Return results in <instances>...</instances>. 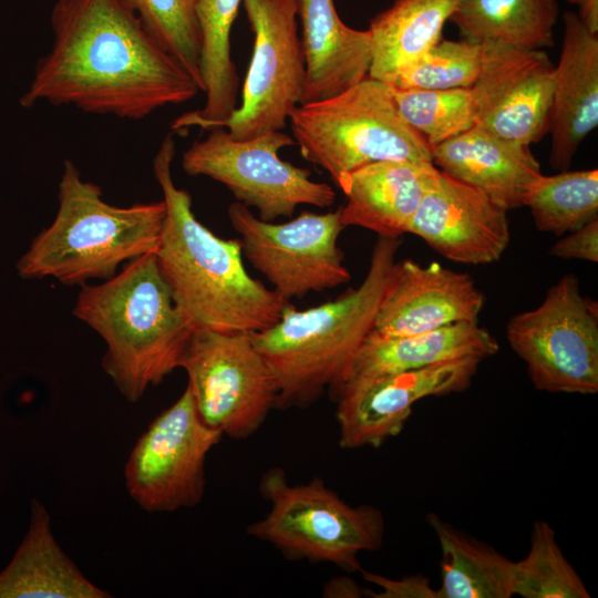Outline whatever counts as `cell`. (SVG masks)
<instances>
[{"label":"cell","mask_w":598,"mask_h":598,"mask_svg":"<svg viewBox=\"0 0 598 598\" xmlns=\"http://www.w3.org/2000/svg\"><path fill=\"white\" fill-rule=\"evenodd\" d=\"M50 21L52 45L20 99L24 107L47 102L140 121L202 92L120 0H58Z\"/></svg>","instance_id":"obj_1"},{"label":"cell","mask_w":598,"mask_h":598,"mask_svg":"<svg viewBox=\"0 0 598 598\" xmlns=\"http://www.w3.org/2000/svg\"><path fill=\"white\" fill-rule=\"evenodd\" d=\"M175 154L168 133L153 158L166 207L155 255L175 302L195 328L256 333L274 326L290 302L247 272L239 239L220 238L196 218L172 176Z\"/></svg>","instance_id":"obj_2"},{"label":"cell","mask_w":598,"mask_h":598,"mask_svg":"<svg viewBox=\"0 0 598 598\" xmlns=\"http://www.w3.org/2000/svg\"><path fill=\"white\" fill-rule=\"evenodd\" d=\"M400 244L379 237L357 288L305 310L289 303L274 326L251 333L275 375L276 409L308 408L326 391L336 395L373 329Z\"/></svg>","instance_id":"obj_3"},{"label":"cell","mask_w":598,"mask_h":598,"mask_svg":"<svg viewBox=\"0 0 598 598\" xmlns=\"http://www.w3.org/2000/svg\"><path fill=\"white\" fill-rule=\"evenodd\" d=\"M73 315L104 340L102 367L130 402L179 368L195 329L175 302L155 252L126 262L101 283L82 285Z\"/></svg>","instance_id":"obj_4"},{"label":"cell","mask_w":598,"mask_h":598,"mask_svg":"<svg viewBox=\"0 0 598 598\" xmlns=\"http://www.w3.org/2000/svg\"><path fill=\"white\" fill-rule=\"evenodd\" d=\"M59 206L51 225L17 264L24 279L53 278L66 286L109 279L120 266L155 252L166 215L164 200L118 207L100 186L84 181L70 159L58 186Z\"/></svg>","instance_id":"obj_5"},{"label":"cell","mask_w":598,"mask_h":598,"mask_svg":"<svg viewBox=\"0 0 598 598\" xmlns=\"http://www.w3.org/2000/svg\"><path fill=\"white\" fill-rule=\"evenodd\" d=\"M289 121L302 157L337 185L374 162L433 163L431 145L402 118L390 86L369 75L337 95L299 104Z\"/></svg>","instance_id":"obj_6"},{"label":"cell","mask_w":598,"mask_h":598,"mask_svg":"<svg viewBox=\"0 0 598 598\" xmlns=\"http://www.w3.org/2000/svg\"><path fill=\"white\" fill-rule=\"evenodd\" d=\"M259 492L269 511L249 524L246 533L288 559L329 563L354 573L362 569L361 553L379 550L383 545L381 511L373 505L346 503L320 477L290 484L282 468L271 467L261 476Z\"/></svg>","instance_id":"obj_7"},{"label":"cell","mask_w":598,"mask_h":598,"mask_svg":"<svg viewBox=\"0 0 598 598\" xmlns=\"http://www.w3.org/2000/svg\"><path fill=\"white\" fill-rule=\"evenodd\" d=\"M506 338L537 390L598 392V302L581 293L575 275L554 283L538 307L513 316Z\"/></svg>","instance_id":"obj_8"},{"label":"cell","mask_w":598,"mask_h":598,"mask_svg":"<svg viewBox=\"0 0 598 598\" xmlns=\"http://www.w3.org/2000/svg\"><path fill=\"white\" fill-rule=\"evenodd\" d=\"M183 154L182 168L189 176H206L223 184L258 218L275 221L293 215L299 205L330 207L333 188L310 178V171L280 159L278 152L293 145L282 131H271L249 140H235L224 127L209 130Z\"/></svg>","instance_id":"obj_9"},{"label":"cell","mask_w":598,"mask_h":598,"mask_svg":"<svg viewBox=\"0 0 598 598\" xmlns=\"http://www.w3.org/2000/svg\"><path fill=\"white\" fill-rule=\"evenodd\" d=\"M179 368L199 416L223 436H251L276 409L275 375L251 333L195 328Z\"/></svg>","instance_id":"obj_10"},{"label":"cell","mask_w":598,"mask_h":598,"mask_svg":"<svg viewBox=\"0 0 598 598\" xmlns=\"http://www.w3.org/2000/svg\"><path fill=\"white\" fill-rule=\"evenodd\" d=\"M228 218L240 236L243 255L286 301L337 288L351 278L338 245L344 229L340 209L302 212L289 221L275 224L234 202Z\"/></svg>","instance_id":"obj_11"},{"label":"cell","mask_w":598,"mask_h":598,"mask_svg":"<svg viewBox=\"0 0 598 598\" xmlns=\"http://www.w3.org/2000/svg\"><path fill=\"white\" fill-rule=\"evenodd\" d=\"M243 4L254 33L251 60L240 104L216 126L228 128L235 140L286 128L306 82L296 0H243Z\"/></svg>","instance_id":"obj_12"},{"label":"cell","mask_w":598,"mask_h":598,"mask_svg":"<svg viewBox=\"0 0 598 598\" xmlns=\"http://www.w3.org/2000/svg\"><path fill=\"white\" fill-rule=\"evenodd\" d=\"M221 437L202 420L186 388L132 448L124 468L130 496L147 512L196 506L204 496L207 454Z\"/></svg>","instance_id":"obj_13"},{"label":"cell","mask_w":598,"mask_h":598,"mask_svg":"<svg viewBox=\"0 0 598 598\" xmlns=\"http://www.w3.org/2000/svg\"><path fill=\"white\" fill-rule=\"evenodd\" d=\"M482 361L458 359L344 382L336 393L339 446L380 447L402 432L417 401L468 389Z\"/></svg>","instance_id":"obj_14"},{"label":"cell","mask_w":598,"mask_h":598,"mask_svg":"<svg viewBox=\"0 0 598 598\" xmlns=\"http://www.w3.org/2000/svg\"><path fill=\"white\" fill-rule=\"evenodd\" d=\"M482 44L481 70L471 86L476 125L526 145L540 141L549 130L554 63L544 50Z\"/></svg>","instance_id":"obj_15"},{"label":"cell","mask_w":598,"mask_h":598,"mask_svg":"<svg viewBox=\"0 0 598 598\" xmlns=\"http://www.w3.org/2000/svg\"><path fill=\"white\" fill-rule=\"evenodd\" d=\"M408 233L422 238L443 257L467 265L497 261L511 237L504 208L441 169Z\"/></svg>","instance_id":"obj_16"},{"label":"cell","mask_w":598,"mask_h":598,"mask_svg":"<svg viewBox=\"0 0 598 598\" xmlns=\"http://www.w3.org/2000/svg\"><path fill=\"white\" fill-rule=\"evenodd\" d=\"M485 297L467 274L432 261L404 259L379 306L373 330L384 337H408L456 323L478 322Z\"/></svg>","instance_id":"obj_17"},{"label":"cell","mask_w":598,"mask_h":598,"mask_svg":"<svg viewBox=\"0 0 598 598\" xmlns=\"http://www.w3.org/2000/svg\"><path fill=\"white\" fill-rule=\"evenodd\" d=\"M564 37L555 66L549 164L566 171L580 144L598 125V34L576 12L563 13Z\"/></svg>","instance_id":"obj_18"},{"label":"cell","mask_w":598,"mask_h":598,"mask_svg":"<svg viewBox=\"0 0 598 598\" xmlns=\"http://www.w3.org/2000/svg\"><path fill=\"white\" fill-rule=\"evenodd\" d=\"M439 168L433 163L381 161L362 166L338 183L347 203L340 207L344 228L358 226L379 237L399 239L408 233Z\"/></svg>","instance_id":"obj_19"},{"label":"cell","mask_w":598,"mask_h":598,"mask_svg":"<svg viewBox=\"0 0 598 598\" xmlns=\"http://www.w3.org/2000/svg\"><path fill=\"white\" fill-rule=\"evenodd\" d=\"M433 164L467 184L506 212L524 206L529 183L540 164L530 145L499 137L475 125L432 147Z\"/></svg>","instance_id":"obj_20"},{"label":"cell","mask_w":598,"mask_h":598,"mask_svg":"<svg viewBox=\"0 0 598 598\" xmlns=\"http://www.w3.org/2000/svg\"><path fill=\"white\" fill-rule=\"evenodd\" d=\"M306 82L300 104L337 95L369 75L372 44L369 30L344 24L333 0H296Z\"/></svg>","instance_id":"obj_21"},{"label":"cell","mask_w":598,"mask_h":598,"mask_svg":"<svg viewBox=\"0 0 598 598\" xmlns=\"http://www.w3.org/2000/svg\"><path fill=\"white\" fill-rule=\"evenodd\" d=\"M498 349L496 339L485 328L478 326V322L451 324L408 337H384L372 329L362 343L344 382L458 359L484 360L496 354Z\"/></svg>","instance_id":"obj_22"},{"label":"cell","mask_w":598,"mask_h":598,"mask_svg":"<svg viewBox=\"0 0 598 598\" xmlns=\"http://www.w3.org/2000/svg\"><path fill=\"white\" fill-rule=\"evenodd\" d=\"M56 543L50 515L37 499L29 529L13 558L0 573V598H107Z\"/></svg>","instance_id":"obj_23"},{"label":"cell","mask_w":598,"mask_h":598,"mask_svg":"<svg viewBox=\"0 0 598 598\" xmlns=\"http://www.w3.org/2000/svg\"><path fill=\"white\" fill-rule=\"evenodd\" d=\"M243 0H197L200 35L199 74L206 101L176 118L173 132L190 126L212 130L238 106L239 79L230 53V31Z\"/></svg>","instance_id":"obj_24"},{"label":"cell","mask_w":598,"mask_h":598,"mask_svg":"<svg viewBox=\"0 0 598 598\" xmlns=\"http://www.w3.org/2000/svg\"><path fill=\"white\" fill-rule=\"evenodd\" d=\"M460 0H395L368 29L372 61L369 76L389 84L394 75L442 40Z\"/></svg>","instance_id":"obj_25"},{"label":"cell","mask_w":598,"mask_h":598,"mask_svg":"<svg viewBox=\"0 0 598 598\" xmlns=\"http://www.w3.org/2000/svg\"><path fill=\"white\" fill-rule=\"evenodd\" d=\"M426 520L441 548L437 598H509L514 596V561L435 513Z\"/></svg>","instance_id":"obj_26"},{"label":"cell","mask_w":598,"mask_h":598,"mask_svg":"<svg viewBox=\"0 0 598 598\" xmlns=\"http://www.w3.org/2000/svg\"><path fill=\"white\" fill-rule=\"evenodd\" d=\"M557 0H460L450 17L470 41L543 50L554 45Z\"/></svg>","instance_id":"obj_27"},{"label":"cell","mask_w":598,"mask_h":598,"mask_svg":"<svg viewBox=\"0 0 598 598\" xmlns=\"http://www.w3.org/2000/svg\"><path fill=\"white\" fill-rule=\"evenodd\" d=\"M524 206L538 230L556 236L574 231L598 219V171L539 174L527 187Z\"/></svg>","instance_id":"obj_28"},{"label":"cell","mask_w":598,"mask_h":598,"mask_svg":"<svg viewBox=\"0 0 598 598\" xmlns=\"http://www.w3.org/2000/svg\"><path fill=\"white\" fill-rule=\"evenodd\" d=\"M523 598H589L590 594L556 540L555 530L536 520L525 558L514 561V596Z\"/></svg>","instance_id":"obj_29"},{"label":"cell","mask_w":598,"mask_h":598,"mask_svg":"<svg viewBox=\"0 0 598 598\" xmlns=\"http://www.w3.org/2000/svg\"><path fill=\"white\" fill-rule=\"evenodd\" d=\"M389 86L402 118L419 132L431 147L476 125V109L471 87L421 90Z\"/></svg>","instance_id":"obj_30"},{"label":"cell","mask_w":598,"mask_h":598,"mask_svg":"<svg viewBox=\"0 0 598 598\" xmlns=\"http://www.w3.org/2000/svg\"><path fill=\"white\" fill-rule=\"evenodd\" d=\"M146 32L193 76L202 93L197 0H120Z\"/></svg>","instance_id":"obj_31"},{"label":"cell","mask_w":598,"mask_h":598,"mask_svg":"<svg viewBox=\"0 0 598 598\" xmlns=\"http://www.w3.org/2000/svg\"><path fill=\"white\" fill-rule=\"evenodd\" d=\"M482 53V43L443 39L402 68L389 85L421 90L471 87L481 70Z\"/></svg>","instance_id":"obj_32"},{"label":"cell","mask_w":598,"mask_h":598,"mask_svg":"<svg viewBox=\"0 0 598 598\" xmlns=\"http://www.w3.org/2000/svg\"><path fill=\"white\" fill-rule=\"evenodd\" d=\"M365 581L380 587L379 591L365 589V594L373 598H437V590L434 589L426 576L421 574L405 576L400 579L386 578L379 574H373L361 569Z\"/></svg>","instance_id":"obj_33"},{"label":"cell","mask_w":598,"mask_h":598,"mask_svg":"<svg viewBox=\"0 0 598 598\" xmlns=\"http://www.w3.org/2000/svg\"><path fill=\"white\" fill-rule=\"evenodd\" d=\"M567 234L553 245L550 255L598 262V219Z\"/></svg>","instance_id":"obj_34"},{"label":"cell","mask_w":598,"mask_h":598,"mask_svg":"<svg viewBox=\"0 0 598 598\" xmlns=\"http://www.w3.org/2000/svg\"><path fill=\"white\" fill-rule=\"evenodd\" d=\"M365 594V589H362L350 577H339L331 579L323 588L324 597H346L357 598Z\"/></svg>","instance_id":"obj_35"},{"label":"cell","mask_w":598,"mask_h":598,"mask_svg":"<svg viewBox=\"0 0 598 598\" xmlns=\"http://www.w3.org/2000/svg\"><path fill=\"white\" fill-rule=\"evenodd\" d=\"M578 7L577 16L582 24L592 33L598 34V0H567Z\"/></svg>","instance_id":"obj_36"}]
</instances>
